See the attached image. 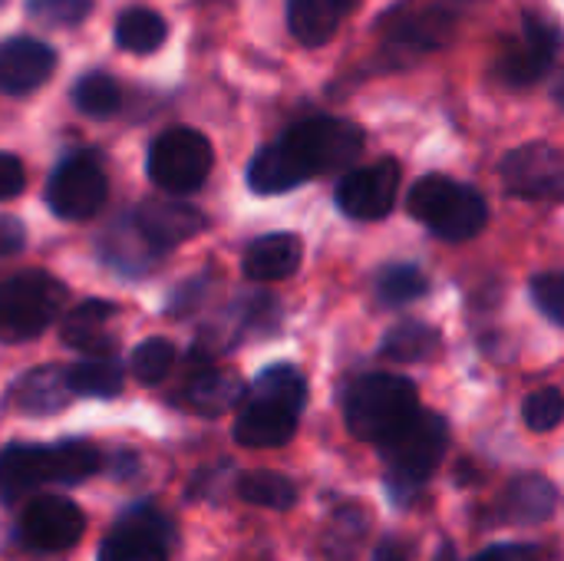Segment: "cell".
<instances>
[{
  "instance_id": "83f0119b",
  "label": "cell",
  "mask_w": 564,
  "mask_h": 561,
  "mask_svg": "<svg viewBox=\"0 0 564 561\" xmlns=\"http://www.w3.org/2000/svg\"><path fill=\"white\" fill-rule=\"evenodd\" d=\"M367 532H370V516H367V509L357 506V503L340 506V509L330 516V526H327V539H324L327 555L334 561H350L357 555V549H360V542H364Z\"/></svg>"
},
{
  "instance_id": "ac0fdd59",
  "label": "cell",
  "mask_w": 564,
  "mask_h": 561,
  "mask_svg": "<svg viewBox=\"0 0 564 561\" xmlns=\"http://www.w3.org/2000/svg\"><path fill=\"white\" fill-rule=\"evenodd\" d=\"M360 0H288V30L301 46H324Z\"/></svg>"
},
{
  "instance_id": "7c38bea8",
  "label": "cell",
  "mask_w": 564,
  "mask_h": 561,
  "mask_svg": "<svg viewBox=\"0 0 564 561\" xmlns=\"http://www.w3.org/2000/svg\"><path fill=\"white\" fill-rule=\"evenodd\" d=\"M20 542L33 552H66L86 532V516L63 496H40L26 503L17 522Z\"/></svg>"
},
{
  "instance_id": "cb8c5ba5",
  "label": "cell",
  "mask_w": 564,
  "mask_h": 561,
  "mask_svg": "<svg viewBox=\"0 0 564 561\" xmlns=\"http://www.w3.org/2000/svg\"><path fill=\"white\" fill-rule=\"evenodd\" d=\"M76 393L69 390V377L63 367H40L30 370L17 387H13V403L23 413L33 417H46V413H59Z\"/></svg>"
},
{
  "instance_id": "d6986e66",
  "label": "cell",
  "mask_w": 564,
  "mask_h": 561,
  "mask_svg": "<svg viewBox=\"0 0 564 561\" xmlns=\"http://www.w3.org/2000/svg\"><path fill=\"white\" fill-rule=\"evenodd\" d=\"M301 258H304V245L297 235H288V231H278V235H264L258 241L248 245L245 258H241V268L251 281H284L291 278L297 268H301Z\"/></svg>"
},
{
  "instance_id": "d4e9b609",
  "label": "cell",
  "mask_w": 564,
  "mask_h": 561,
  "mask_svg": "<svg viewBox=\"0 0 564 561\" xmlns=\"http://www.w3.org/2000/svg\"><path fill=\"white\" fill-rule=\"evenodd\" d=\"M116 46L122 53H132V56H149L155 50H162L165 36H169V20L152 10V7H126L119 17H116Z\"/></svg>"
},
{
  "instance_id": "836d02e7",
  "label": "cell",
  "mask_w": 564,
  "mask_h": 561,
  "mask_svg": "<svg viewBox=\"0 0 564 561\" xmlns=\"http://www.w3.org/2000/svg\"><path fill=\"white\" fill-rule=\"evenodd\" d=\"M522 420L529 430L535 433H549L555 430L564 420V393L555 387H545V390H535L525 407H522Z\"/></svg>"
},
{
  "instance_id": "44dd1931",
  "label": "cell",
  "mask_w": 564,
  "mask_h": 561,
  "mask_svg": "<svg viewBox=\"0 0 564 561\" xmlns=\"http://www.w3.org/2000/svg\"><path fill=\"white\" fill-rule=\"evenodd\" d=\"M116 304L109 301H83L76 304L63 324H59V337L66 347L73 350H96V354H109L112 350V337H109V327L116 321Z\"/></svg>"
},
{
  "instance_id": "f35d334b",
  "label": "cell",
  "mask_w": 564,
  "mask_h": 561,
  "mask_svg": "<svg viewBox=\"0 0 564 561\" xmlns=\"http://www.w3.org/2000/svg\"><path fill=\"white\" fill-rule=\"evenodd\" d=\"M23 245V228L17 222H0V251H17Z\"/></svg>"
},
{
  "instance_id": "8992f818",
  "label": "cell",
  "mask_w": 564,
  "mask_h": 561,
  "mask_svg": "<svg viewBox=\"0 0 564 561\" xmlns=\"http://www.w3.org/2000/svg\"><path fill=\"white\" fill-rule=\"evenodd\" d=\"M66 288L46 271H23L0 281V344L40 337L63 311Z\"/></svg>"
},
{
  "instance_id": "3957f363",
  "label": "cell",
  "mask_w": 564,
  "mask_h": 561,
  "mask_svg": "<svg viewBox=\"0 0 564 561\" xmlns=\"http://www.w3.org/2000/svg\"><path fill=\"white\" fill-rule=\"evenodd\" d=\"M449 446V427L440 413L420 410L406 427L380 443L387 463V489L400 506H410L426 486L430 473L440 466Z\"/></svg>"
},
{
  "instance_id": "60d3db41",
  "label": "cell",
  "mask_w": 564,
  "mask_h": 561,
  "mask_svg": "<svg viewBox=\"0 0 564 561\" xmlns=\"http://www.w3.org/2000/svg\"><path fill=\"white\" fill-rule=\"evenodd\" d=\"M3 3H7V0H0V7H3Z\"/></svg>"
},
{
  "instance_id": "5bb4252c",
  "label": "cell",
  "mask_w": 564,
  "mask_h": 561,
  "mask_svg": "<svg viewBox=\"0 0 564 561\" xmlns=\"http://www.w3.org/2000/svg\"><path fill=\"white\" fill-rule=\"evenodd\" d=\"M502 182L519 198H564V152L529 142L502 159Z\"/></svg>"
},
{
  "instance_id": "7a4b0ae2",
  "label": "cell",
  "mask_w": 564,
  "mask_h": 561,
  "mask_svg": "<svg viewBox=\"0 0 564 561\" xmlns=\"http://www.w3.org/2000/svg\"><path fill=\"white\" fill-rule=\"evenodd\" d=\"M102 456L86 440L63 443H13L0 450V499L17 503L43 486H76L99 473Z\"/></svg>"
},
{
  "instance_id": "6da1fadb",
  "label": "cell",
  "mask_w": 564,
  "mask_h": 561,
  "mask_svg": "<svg viewBox=\"0 0 564 561\" xmlns=\"http://www.w3.org/2000/svg\"><path fill=\"white\" fill-rule=\"evenodd\" d=\"M307 403V380L291 364H274L251 384L235 420V440L248 450H274L291 443L297 417Z\"/></svg>"
},
{
  "instance_id": "9c48e42d",
  "label": "cell",
  "mask_w": 564,
  "mask_h": 561,
  "mask_svg": "<svg viewBox=\"0 0 564 561\" xmlns=\"http://www.w3.org/2000/svg\"><path fill=\"white\" fill-rule=\"evenodd\" d=\"M106 195H109V179L93 152L66 155L46 182V205L63 222H86L99 215Z\"/></svg>"
},
{
  "instance_id": "ab89813d",
  "label": "cell",
  "mask_w": 564,
  "mask_h": 561,
  "mask_svg": "<svg viewBox=\"0 0 564 561\" xmlns=\"http://www.w3.org/2000/svg\"><path fill=\"white\" fill-rule=\"evenodd\" d=\"M555 99H558V106H562V109H564V79H562V83H558V89H555Z\"/></svg>"
},
{
  "instance_id": "f1b7e54d",
  "label": "cell",
  "mask_w": 564,
  "mask_h": 561,
  "mask_svg": "<svg viewBox=\"0 0 564 561\" xmlns=\"http://www.w3.org/2000/svg\"><path fill=\"white\" fill-rule=\"evenodd\" d=\"M238 496L251 506H261V509H291L297 503V486L281 476V473H271V470H254V473H245L238 479Z\"/></svg>"
},
{
  "instance_id": "2e32d148",
  "label": "cell",
  "mask_w": 564,
  "mask_h": 561,
  "mask_svg": "<svg viewBox=\"0 0 564 561\" xmlns=\"http://www.w3.org/2000/svg\"><path fill=\"white\" fill-rule=\"evenodd\" d=\"M132 225L139 228L145 245L155 255H162V251H172L175 245L195 238L198 231H205V215L195 205H185L175 198H145L135 208Z\"/></svg>"
},
{
  "instance_id": "8d00e7d4",
  "label": "cell",
  "mask_w": 564,
  "mask_h": 561,
  "mask_svg": "<svg viewBox=\"0 0 564 561\" xmlns=\"http://www.w3.org/2000/svg\"><path fill=\"white\" fill-rule=\"evenodd\" d=\"M473 561H542V549L539 546H492L486 552H479Z\"/></svg>"
},
{
  "instance_id": "7402d4cb",
  "label": "cell",
  "mask_w": 564,
  "mask_h": 561,
  "mask_svg": "<svg viewBox=\"0 0 564 561\" xmlns=\"http://www.w3.org/2000/svg\"><path fill=\"white\" fill-rule=\"evenodd\" d=\"M456 26V13L449 7H423V10H410L403 17H397L390 23V43L403 46V50H436L449 40Z\"/></svg>"
},
{
  "instance_id": "4fadbf2b",
  "label": "cell",
  "mask_w": 564,
  "mask_h": 561,
  "mask_svg": "<svg viewBox=\"0 0 564 561\" xmlns=\"http://www.w3.org/2000/svg\"><path fill=\"white\" fill-rule=\"evenodd\" d=\"M400 192V165L397 159H380L364 169H350L337 185V205L344 215L357 222H377L387 218L397 205Z\"/></svg>"
},
{
  "instance_id": "e575fe53",
  "label": "cell",
  "mask_w": 564,
  "mask_h": 561,
  "mask_svg": "<svg viewBox=\"0 0 564 561\" xmlns=\"http://www.w3.org/2000/svg\"><path fill=\"white\" fill-rule=\"evenodd\" d=\"M532 301L549 321L564 327V271H545L532 278Z\"/></svg>"
},
{
  "instance_id": "4dcf8cb0",
  "label": "cell",
  "mask_w": 564,
  "mask_h": 561,
  "mask_svg": "<svg viewBox=\"0 0 564 561\" xmlns=\"http://www.w3.org/2000/svg\"><path fill=\"white\" fill-rule=\"evenodd\" d=\"M430 291V281L413 265H390L377 274V301L387 308H403L410 301H420Z\"/></svg>"
},
{
  "instance_id": "30bf717a",
  "label": "cell",
  "mask_w": 564,
  "mask_h": 561,
  "mask_svg": "<svg viewBox=\"0 0 564 561\" xmlns=\"http://www.w3.org/2000/svg\"><path fill=\"white\" fill-rule=\"evenodd\" d=\"M562 43L564 33L558 23H552L542 13H529L522 23V33L502 46L496 69L512 86H532L552 69V63L562 53Z\"/></svg>"
},
{
  "instance_id": "277c9868",
  "label": "cell",
  "mask_w": 564,
  "mask_h": 561,
  "mask_svg": "<svg viewBox=\"0 0 564 561\" xmlns=\"http://www.w3.org/2000/svg\"><path fill=\"white\" fill-rule=\"evenodd\" d=\"M420 413L416 387L397 374H367L344 397L347 430L364 443H383Z\"/></svg>"
},
{
  "instance_id": "484cf974",
  "label": "cell",
  "mask_w": 564,
  "mask_h": 561,
  "mask_svg": "<svg viewBox=\"0 0 564 561\" xmlns=\"http://www.w3.org/2000/svg\"><path fill=\"white\" fill-rule=\"evenodd\" d=\"M69 99H73V106H76L83 116H89V119H109V116H116L119 106H122V86H119L109 73L93 69V73H83V76L73 83Z\"/></svg>"
},
{
  "instance_id": "4316f807",
  "label": "cell",
  "mask_w": 564,
  "mask_h": 561,
  "mask_svg": "<svg viewBox=\"0 0 564 561\" xmlns=\"http://www.w3.org/2000/svg\"><path fill=\"white\" fill-rule=\"evenodd\" d=\"M436 350H440V331L423 321H403V324L390 327L383 337V354L400 364L430 360Z\"/></svg>"
},
{
  "instance_id": "74e56055",
  "label": "cell",
  "mask_w": 564,
  "mask_h": 561,
  "mask_svg": "<svg viewBox=\"0 0 564 561\" xmlns=\"http://www.w3.org/2000/svg\"><path fill=\"white\" fill-rule=\"evenodd\" d=\"M413 559V546L400 536H387L380 539L377 552H373V561H410Z\"/></svg>"
},
{
  "instance_id": "603a6c76",
  "label": "cell",
  "mask_w": 564,
  "mask_h": 561,
  "mask_svg": "<svg viewBox=\"0 0 564 561\" xmlns=\"http://www.w3.org/2000/svg\"><path fill=\"white\" fill-rule=\"evenodd\" d=\"M301 182H307V172L301 169L294 152L284 145V139L264 145L248 165V185L258 195H284L297 188Z\"/></svg>"
},
{
  "instance_id": "d590c367",
  "label": "cell",
  "mask_w": 564,
  "mask_h": 561,
  "mask_svg": "<svg viewBox=\"0 0 564 561\" xmlns=\"http://www.w3.org/2000/svg\"><path fill=\"white\" fill-rule=\"evenodd\" d=\"M26 188V169L13 152H0V202L17 198Z\"/></svg>"
},
{
  "instance_id": "ffe728a7",
  "label": "cell",
  "mask_w": 564,
  "mask_h": 561,
  "mask_svg": "<svg viewBox=\"0 0 564 561\" xmlns=\"http://www.w3.org/2000/svg\"><path fill=\"white\" fill-rule=\"evenodd\" d=\"M245 397H248V387L231 370H202L182 390V403L198 417H221L235 410Z\"/></svg>"
},
{
  "instance_id": "5b68a950",
  "label": "cell",
  "mask_w": 564,
  "mask_h": 561,
  "mask_svg": "<svg viewBox=\"0 0 564 561\" xmlns=\"http://www.w3.org/2000/svg\"><path fill=\"white\" fill-rule=\"evenodd\" d=\"M406 208L443 241H469L489 222L486 198L473 185H463L449 175H423L410 188Z\"/></svg>"
},
{
  "instance_id": "52a82bcc",
  "label": "cell",
  "mask_w": 564,
  "mask_h": 561,
  "mask_svg": "<svg viewBox=\"0 0 564 561\" xmlns=\"http://www.w3.org/2000/svg\"><path fill=\"white\" fill-rule=\"evenodd\" d=\"M215 165L212 142L188 126L165 129L149 145V179L169 195H192L205 185Z\"/></svg>"
},
{
  "instance_id": "9a60e30c",
  "label": "cell",
  "mask_w": 564,
  "mask_h": 561,
  "mask_svg": "<svg viewBox=\"0 0 564 561\" xmlns=\"http://www.w3.org/2000/svg\"><path fill=\"white\" fill-rule=\"evenodd\" d=\"M56 73V50L40 36H10L0 43V93L26 96Z\"/></svg>"
},
{
  "instance_id": "d6a6232c",
  "label": "cell",
  "mask_w": 564,
  "mask_h": 561,
  "mask_svg": "<svg viewBox=\"0 0 564 561\" xmlns=\"http://www.w3.org/2000/svg\"><path fill=\"white\" fill-rule=\"evenodd\" d=\"M26 13L46 26H79L93 13V0H26Z\"/></svg>"
},
{
  "instance_id": "1f68e13d",
  "label": "cell",
  "mask_w": 564,
  "mask_h": 561,
  "mask_svg": "<svg viewBox=\"0 0 564 561\" xmlns=\"http://www.w3.org/2000/svg\"><path fill=\"white\" fill-rule=\"evenodd\" d=\"M172 367H175V344L165 337L142 341L129 357V370L139 384H159L162 377H169Z\"/></svg>"
},
{
  "instance_id": "e0dca14e",
  "label": "cell",
  "mask_w": 564,
  "mask_h": 561,
  "mask_svg": "<svg viewBox=\"0 0 564 561\" xmlns=\"http://www.w3.org/2000/svg\"><path fill=\"white\" fill-rule=\"evenodd\" d=\"M555 506H558V489L545 476H519L502 489L496 503V516L499 522H512V526H539L552 519Z\"/></svg>"
},
{
  "instance_id": "8fae6325",
  "label": "cell",
  "mask_w": 564,
  "mask_h": 561,
  "mask_svg": "<svg viewBox=\"0 0 564 561\" xmlns=\"http://www.w3.org/2000/svg\"><path fill=\"white\" fill-rule=\"evenodd\" d=\"M172 542V522L155 506H135L99 546V561H169Z\"/></svg>"
},
{
  "instance_id": "f546056e",
  "label": "cell",
  "mask_w": 564,
  "mask_h": 561,
  "mask_svg": "<svg viewBox=\"0 0 564 561\" xmlns=\"http://www.w3.org/2000/svg\"><path fill=\"white\" fill-rule=\"evenodd\" d=\"M69 377V390L76 397H116L126 384V374H122V364L112 360V357H96V360H86V364H76L66 370Z\"/></svg>"
},
{
  "instance_id": "ba28073f",
  "label": "cell",
  "mask_w": 564,
  "mask_h": 561,
  "mask_svg": "<svg viewBox=\"0 0 564 561\" xmlns=\"http://www.w3.org/2000/svg\"><path fill=\"white\" fill-rule=\"evenodd\" d=\"M281 139L294 152V159L301 162L307 179L347 169L364 152V129L357 122L337 119V116L304 119V122L291 126Z\"/></svg>"
}]
</instances>
